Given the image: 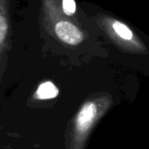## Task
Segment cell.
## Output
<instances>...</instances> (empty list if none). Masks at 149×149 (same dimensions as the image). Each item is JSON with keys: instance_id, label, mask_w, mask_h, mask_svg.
<instances>
[{"instance_id": "cell-1", "label": "cell", "mask_w": 149, "mask_h": 149, "mask_svg": "<svg viewBox=\"0 0 149 149\" xmlns=\"http://www.w3.org/2000/svg\"><path fill=\"white\" fill-rule=\"evenodd\" d=\"M112 104V100L107 95L89 100L83 103L73 121L69 149H84L92 129L108 112Z\"/></svg>"}, {"instance_id": "cell-2", "label": "cell", "mask_w": 149, "mask_h": 149, "mask_svg": "<svg viewBox=\"0 0 149 149\" xmlns=\"http://www.w3.org/2000/svg\"><path fill=\"white\" fill-rule=\"evenodd\" d=\"M54 31L62 42L71 45H78L83 38L82 31L73 23L65 20L55 24Z\"/></svg>"}, {"instance_id": "cell-3", "label": "cell", "mask_w": 149, "mask_h": 149, "mask_svg": "<svg viewBox=\"0 0 149 149\" xmlns=\"http://www.w3.org/2000/svg\"><path fill=\"white\" fill-rule=\"evenodd\" d=\"M59 89L51 81H46L41 83L35 93V98L39 100H52L58 96Z\"/></svg>"}, {"instance_id": "cell-4", "label": "cell", "mask_w": 149, "mask_h": 149, "mask_svg": "<svg viewBox=\"0 0 149 149\" xmlns=\"http://www.w3.org/2000/svg\"><path fill=\"white\" fill-rule=\"evenodd\" d=\"M112 27L115 31V32L122 38L126 39V40H130L133 38V32L131 31V30L125 25L124 24L115 21L112 24Z\"/></svg>"}, {"instance_id": "cell-5", "label": "cell", "mask_w": 149, "mask_h": 149, "mask_svg": "<svg viewBox=\"0 0 149 149\" xmlns=\"http://www.w3.org/2000/svg\"><path fill=\"white\" fill-rule=\"evenodd\" d=\"M62 10L68 16L75 14L76 10L75 0H62Z\"/></svg>"}, {"instance_id": "cell-6", "label": "cell", "mask_w": 149, "mask_h": 149, "mask_svg": "<svg viewBox=\"0 0 149 149\" xmlns=\"http://www.w3.org/2000/svg\"><path fill=\"white\" fill-rule=\"evenodd\" d=\"M7 31H8V24H7L6 18L0 14V45L4 40Z\"/></svg>"}]
</instances>
